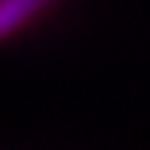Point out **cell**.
I'll list each match as a JSON object with an SVG mask.
<instances>
[{"label":"cell","instance_id":"6da1fadb","mask_svg":"<svg viewBox=\"0 0 150 150\" xmlns=\"http://www.w3.org/2000/svg\"><path fill=\"white\" fill-rule=\"evenodd\" d=\"M52 0H0V40L10 37Z\"/></svg>","mask_w":150,"mask_h":150}]
</instances>
